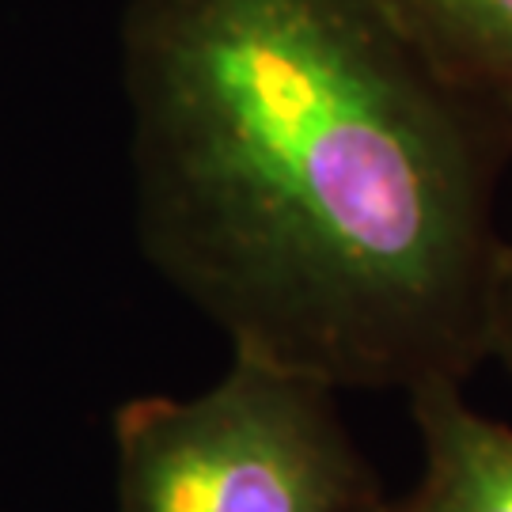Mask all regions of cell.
I'll return each instance as SVG.
<instances>
[{
    "label": "cell",
    "instance_id": "obj_1",
    "mask_svg": "<svg viewBox=\"0 0 512 512\" xmlns=\"http://www.w3.org/2000/svg\"><path fill=\"white\" fill-rule=\"evenodd\" d=\"M122 88L141 251L232 357L403 395L490 361L512 122L384 0H129Z\"/></svg>",
    "mask_w": 512,
    "mask_h": 512
},
{
    "label": "cell",
    "instance_id": "obj_2",
    "mask_svg": "<svg viewBox=\"0 0 512 512\" xmlns=\"http://www.w3.org/2000/svg\"><path fill=\"white\" fill-rule=\"evenodd\" d=\"M118 512H368L380 486L338 391L232 357L198 395H145L114 414Z\"/></svg>",
    "mask_w": 512,
    "mask_h": 512
},
{
    "label": "cell",
    "instance_id": "obj_3",
    "mask_svg": "<svg viewBox=\"0 0 512 512\" xmlns=\"http://www.w3.org/2000/svg\"><path fill=\"white\" fill-rule=\"evenodd\" d=\"M421 437L418 512H512V425L478 414L463 384L406 395Z\"/></svg>",
    "mask_w": 512,
    "mask_h": 512
},
{
    "label": "cell",
    "instance_id": "obj_4",
    "mask_svg": "<svg viewBox=\"0 0 512 512\" xmlns=\"http://www.w3.org/2000/svg\"><path fill=\"white\" fill-rule=\"evenodd\" d=\"M448 84L512 122V0H384Z\"/></svg>",
    "mask_w": 512,
    "mask_h": 512
},
{
    "label": "cell",
    "instance_id": "obj_5",
    "mask_svg": "<svg viewBox=\"0 0 512 512\" xmlns=\"http://www.w3.org/2000/svg\"><path fill=\"white\" fill-rule=\"evenodd\" d=\"M490 361L505 365L512 376V247H505L501 274L494 289V315H490Z\"/></svg>",
    "mask_w": 512,
    "mask_h": 512
},
{
    "label": "cell",
    "instance_id": "obj_6",
    "mask_svg": "<svg viewBox=\"0 0 512 512\" xmlns=\"http://www.w3.org/2000/svg\"><path fill=\"white\" fill-rule=\"evenodd\" d=\"M368 512H418V505H414L410 497H406V501H384V497H380Z\"/></svg>",
    "mask_w": 512,
    "mask_h": 512
}]
</instances>
